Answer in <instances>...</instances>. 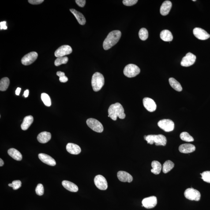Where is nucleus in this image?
Listing matches in <instances>:
<instances>
[{"label":"nucleus","instance_id":"1","mask_svg":"<svg viewBox=\"0 0 210 210\" xmlns=\"http://www.w3.org/2000/svg\"><path fill=\"white\" fill-rule=\"evenodd\" d=\"M121 35V32L118 30L110 32L103 41V49L108 50L115 45L120 39Z\"/></svg>","mask_w":210,"mask_h":210},{"label":"nucleus","instance_id":"2","mask_svg":"<svg viewBox=\"0 0 210 210\" xmlns=\"http://www.w3.org/2000/svg\"><path fill=\"white\" fill-rule=\"evenodd\" d=\"M125 114L122 105L119 103H116L110 105L108 109V117L113 120L116 121L119 117L121 119L125 118Z\"/></svg>","mask_w":210,"mask_h":210},{"label":"nucleus","instance_id":"3","mask_svg":"<svg viewBox=\"0 0 210 210\" xmlns=\"http://www.w3.org/2000/svg\"><path fill=\"white\" fill-rule=\"evenodd\" d=\"M144 139L146 140L148 144H150L155 143L156 146H165L167 144V139L162 134L149 135L144 136Z\"/></svg>","mask_w":210,"mask_h":210},{"label":"nucleus","instance_id":"4","mask_svg":"<svg viewBox=\"0 0 210 210\" xmlns=\"http://www.w3.org/2000/svg\"><path fill=\"white\" fill-rule=\"evenodd\" d=\"M104 77L102 74L97 72L94 74L92 79V85L95 92H98L104 84Z\"/></svg>","mask_w":210,"mask_h":210},{"label":"nucleus","instance_id":"5","mask_svg":"<svg viewBox=\"0 0 210 210\" xmlns=\"http://www.w3.org/2000/svg\"><path fill=\"white\" fill-rule=\"evenodd\" d=\"M140 68L133 64H129L125 66L123 70L124 75L128 77H136L140 73Z\"/></svg>","mask_w":210,"mask_h":210},{"label":"nucleus","instance_id":"6","mask_svg":"<svg viewBox=\"0 0 210 210\" xmlns=\"http://www.w3.org/2000/svg\"><path fill=\"white\" fill-rule=\"evenodd\" d=\"M184 195L188 199L198 201L201 197L200 192L193 188H189L186 189L184 193Z\"/></svg>","mask_w":210,"mask_h":210},{"label":"nucleus","instance_id":"7","mask_svg":"<svg viewBox=\"0 0 210 210\" xmlns=\"http://www.w3.org/2000/svg\"><path fill=\"white\" fill-rule=\"evenodd\" d=\"M87 125L93 130L98 133H101L103 131V128L102 123L96 119L89 118L87 120Z\"/></svg>","mask_w":210,"mask_h":210},{"label":"nucleus","instance_id":"8","mask_svg":"<svg viewBox=\"0 0 210 210\" xmlns=\"http://www.w3.org/2000/svg\"><path fill=\"white\" fill-rule=\"evenodd\" d=\"M158 125L160 129L166 132L172 131L174 129V122L169 119L161 120L158 122Z\"/></svg>","mask_w":210,"mask_h":210},{"label":"nucleus","instance_id":"9","mask_svg":"<svg viewBox=\"0 0 210 210\" xmlns=\"http://www.w3.org/2000/svg\"><path fill=\"white\" fill-rule=\"evenodd\" d=\"M94 181L95 186L100 190H105L107 189V181L103 176L100 175L96 176Z\"/></svg>","mask_w":210,"mask_h":210},{"label":"nucleus","instance_id":"10","mask_svg":"<svg viewBox=\"0 0 210 210\" xmlns=\"http://www.w3.org/2000/svg\"><path fill=\"white\" fill-rule=\"evenodd\" d=\"M38 57L37 53L35 51L31 52L26 54L22 58L21 63L25 65H31L37 59Z\"/></svg>","mask_w":210,"mask_h":210},{"label":"nucleus","instance_id":"11","mask_svg":"<svg viewBox=\"0 0 210 210\" xmlns=\"http://www.w3.org/2000/svg\"><path fill=\"white\" fill-rule=\"evenodd\" d=\"M196 59V57L191 53H188L184 57L181 61V65L182 66L188 67L191 66L195 63Z\"/></svg>","mask_w":210,"mask_h":210},{"label":"nucleus","instance_id":"12","mask_svg":"<svg viewBox=\"0 0 210 210\" xmlns=\"http://www.w3.org/2000/svg\"><path fill=\"white\" fill-rule=\"evenodd\" d=\"M73 50L70 46L64 45L59 47L54 52V55L56 57H64L65 56L70 54L72 52Z\"/></svg>","mask_w":210,"mask_h":210},{"label":"nucleus","instance_id":"13","mask_svg":"<svg viewBox=\"0 0 210 210\" xmlns=\"http://www.w3.org/2000/svg\"><path fill=\"white\" fill-rule=\"evenodd\" d=\"M142 206L146 208H155L157 204V200L155 196L146 198L142 202Z\"/></svg>","mask_w":210,"mask_h":210},{"label":"nucleus","instance_id":"14","mask_svg":"<svg viewBox=\"0 0 210 210\" xmlns=\"http://www.w3.org/2000/svg\"><path fill=\"white\" fill-rule=\"evenodd\" d=\"M193 34L197 39L205 40L210 37V35L205 30L202 28L196 27L193 30Z\"/></svg>","mask_w":210,"mask_h":210},{"label":"nucleus","instance_id":"15","mask_svg":"<svg viewBox=\"0 0 210 210\" xmlns=\"http://www.w3.org/2000/svg\"><path fill=\"white\" fill-rule=\"evenodd\" d=\"M144 107L148 111L152 112L156 110V105L153 100L151 98L146 97L143 100Z\"/></svg>","mask_w":210,"mask_h":210},{"label":"nucleus","instance_id":"16","mask_svg":"<svg viewBox=\"0 0 210 210\" xmlns=\"http://www.w3.org/2000/svg\"><path fill=\"white\" fill-rule=\"evenodd\" d=\"M39 159L43 163L49 166H54L56 164L55 160L49 155L44 153H40L38 155Z\"/></svg>","mask_w":210,"mask_h":210},{"label":"nucleus","instance_id":"17","mask_svg":"<svg viewBox=\"0 0 210 210\" xmlns=\"http://www.w3.org/2000/svg\"><path fill=\"white\" fill-rule=\"evenodd\" d=\"M117 177L119 180L121 182H131L133 181V177L126 172L119 171L117 174Z\"/></svg>","mask_w":210,"mask_h":210},{"label":"nucleus","instance_id":"18","mask_svg":"<svg viewBox=\"0 0 210 210\" xmlns=\"http://www.w3.org/2000/svg\"><path fill=\"white\" fill-rule=\"evenodd\" d=\"M179 149L180 152L183 153H189L194 152L196 148L193 144H184L179 146Z\"/></svg>","mask_w":210,"mask_h":210},{"label":"nucleus","instance_id":"19","mask_svg":"<svg viewBox=\"0 0 210 210\" xmlns=\"http://www.w3.org/2000/svg\"><path fill=\"white\" fill-rule=\"evenodd\" d=\"M172 4L170 1H166L162 4L160 7V12L161 14L163 16H166L168 15L171 9Z\"/></svg>","mask_w":210,"mask_h":210},{"label":"nucleus","instance_id":"20","mask_svg":"<svg viewBox=\"0 0 210 210\" xmlns=\"http://www.w3.org/2000/svg\"><path fill=\"white\" fill-rule=\"evenodd\" d=\"M67 151L73 155H78L81 152V148L79 146L73 143H69L66 146Z\"/></svg>","mask_w":210,"mask_h":210},{"label":"nucleus","instance_id":"21","mask_svg":"<svg viewBox=\"0 0 210 210\" xmlns=\"http://www.w3.org/2000/svg\"><path fill=\"white\" fill-rule=\"evenodd\" d=\"M51 134L50 132H43L38 135L37 139L39 143L44 144L48 142L51 139Z\"/></svg>","mask_w":210,"mask_h":210},{"label":"nucleus","instance_id":"22","mask_svg":"<svg viewBox=\"0 0 210 210\" xmlns=\"http://www.w3.org/2000/svg\"><path fill=\"white\" fill-rule=\"evenodd\" d=\"M70 10L76 17L79 24L81 25H84L86 24V20L85 17L82 14L78 11H76L75 9H71Z\"/></svg>","mask_w":210,"mask_h":210},{"label":"nucleus","instance_id":"23","mask_svg":"<svg viewBox=\"0 0 210 210\" xmlns=\"http://www.w3.org/2000/svg\"><path fill=\"white\" fill-rule=\"evenodd\" d=\"M62 185L65 189L71 192H76L78 191V187L70 181H63L62 182Z\"/></svg>","mask_w":210,"mask_h":210},{"label":"nucleus","instance_id":"24","mask_svg":"<svg viewBox=\"0 0 210 210\" xmlns=\"http://www.w3.org/2000/svg\"><path fill=\"white\" fill-rule=\"evenodd\" d=\"M34 121V118L32 116H27L25 117L21 125V129L23 130H26L28 129Z\"/></svg>","mask_w":210,"mask_h":210},{"label":"nucleus","instance_id":"25","mask_svg":"<svg viewBox=\"0 0 210 210\" xmlns=\"http://www.w3.org/2000/svg\"><path fill=\"white\" fill-rule=\"evenodd\" d=\"M8 154L13 159L17 161H21L22 159V156L21 153L15 148H11L8 150Z\"/></svg>","mask_w":210,"mask_h":210},{"label":"nucleus","instance_id":"26","mask_svg":"<svg viewBox=\"0 0 210 210\" xmlns=\"http://www.w3.org/2000/svg\"><path fill=\"white\" fill-rule=\"evenodd\" d=\"M160 37L162 40L166 42H170L173 40L172 33L168 30H164L160 33Z\"/></svg>","mask_w":210,"mask_h":210},{"label":"nucleus","instance_id":"27","mask_svg":"<svg viewBox=\"0 0 210 210\" xmlns=\"http://www.w3.org/2000/svg\"><path fill=\"white\" fill-rule=\"evenodd\" d=\"M151 167L153 169L151 170V172L156 175L159 174L162 169L161 164L157 161H153L152 162Z\"/></svg>","mask_w":210,"mask_h":210},{"label":"nucleus","instance_id":"28","mask_svg":"<svg viewBox=\"0 0 210 210\" xmlns=\"http://www.w3.org/2000/svg\"><path fill=\"white\" fill-rule=\"evenodd\" d=\"M169 83L171 87L176 90L178 92H181L182 90V88L181 84L176 79L171 77L169 79Z\"/></svg>","mask_w":210,"mask_h":210},{"label":"nucleus","instance_id":"29","mask_svg":"<svg viewBox=\"0 0 210 210\" xmlns=\"http://www.w3.org/2000/svg\"><path fill=\"white\" fill-rule=\"evenodd\" d=\"M174 167V164L170 160L166 161L162 166V171L165 174L170 171Z\"/></svg>","mask_w":210,"mask_h":210},{"label":"nucleus","instance_id":"30","mask_svg":"<svg viewBox=\"0 0 210 210\" xmlns=\"http://www.w3.org/2000/svg\"><path fill=\"white\" fill-rule=\"evenodd\" d=\"M9 83L10 81L8 77H5L1 79L0 81V90L1 91L6 90L9 87Z\"/></svg>","mask_w":210,"mask_h":210},{"label":"nucleus","instance_id":"31","mask_svg":"<svg viewBox=\"0 0 210 210\" xmlns=\"http://www.w3.org/2000/svg\"><path fill=\"white\" fill-rule=\"evenodd\" d=\"M180 137L183 141L191 142L194 141V139L188 132H183L181 133Z\"/></svg>","mask_w":210,"mask_h":210},{"label":"nucleus","instance_id":"32","mask_svg":"<svg viewBox=\"0 0 210 210\" xmlns=\"http://www.w3.org/2000/svg\"><path fill=\"white\" fill-rule=\"evenodd\" d=\"M41 98L46 106L50 107L51 106V100L50 96L47 94L43 93L41 95Z\"/></svg>","mask_w":210,"mask_h":210},{"label":"nucleus","instance_id":"33","mask_svg":"<svg viewBox=\"0 0 210 210\" xmlns=\"http://www.w3.org/2000/svg\"><path fill=\"white\" fill-rule=\"evenodd\" d=\"M68 60V57H58L54 61V65L55 66H58L63 64H66L67 63Z\"/></svg>","mask_w":210,"mask_h":210},{"label":"nucleus","instance_id":"34","mask_svg":"<svg viewBox=\"0 0 210 210\" xmlns=\"http://www.w3.org/2000/svg\"><path fill=\"white\" fill-rule=\"evenodd\" d=\"M139 35L141 40L143 41L146 40L148 37V31L145 28H142L139 31Z\"/></svg>","mask_w":210,"mask_h":210},{"label":"nucleus","instance_id":"35","mask_svg":"<svg viewBox=\"0 0 210 210\" xmlns=\"http://www.w3.org/2000/svg\"><path fill=\"white\" fill-rule=\"evenodd\" d=\"M202 176V179L205 182L210 183V171H206L202 173H200Z\"/></svg>","mask_w":210,"mask_h":210},{"label":"nucleus","instance_id":"36","mask_svg":"<svg viewBox=\"0 0 210 210\" xmlns=\"http://www.w3.org/2000/svg\"><path fill=\"white\" fill-rule=\"evenodd\" d=\"M8 186L11 187L14 190H16L21 187V181L20 180L14 181L12 183L9 184Z\"/></svg>","mask_w":210,"mask_h":210},{"label":"nucleus","instance_id":"37","mask_svg":"<svg viewBox=\"0 0 210 210\" xmlns=\"http://www.w3.org/2000/svg\"><path fill=\"white\" fill-rule=\"evenodd\" d=\"M35 192L36 194L39 196H42L44 193V189L43 185L41 184H39L35 189Z\"/></svg>","mask_w":210,"mask_h":210},{"label":"nucleus","instance_id":"38","mask_svg":"<svg viewBox=\"0 0 210 210\" xmlns=\"http://www.w3.org/2000/svg\"><path fill=\"white\" fill-rule=\"evenodd\" d=\"M137 0H124L123 1V5L126 6H132L137 3Z\"/></svg>","mask_w":210,"mask_h":210},{"label":"nucleus","instance_id":"39","mask_svg":"<svg viewBox=\"0 0 210 210\" xmlns=\"http://www.w3.org/2000/svg\"><path fill=\"white\" fill-rule=\"evenodd\" d=\"M44 0H28L30 4L33 5H39L44 2Z\"/></svg>","mask_w":210,"mask_h":210},{"label":"nucleus","instance_id":"40","mask_svg":"<svg viewBox=\"0 0 210 210\" xmlns=\"http://www.w3.org/2000/svg\"><path fill=\"white\" fill-rule=\"evenodd\" d=\"M75 1L77 5L81 8L84 7L86 2V1L85 0H76Z\"/></svg>","mask_w":210,"mask_h":210},{"label":"nucleus","instance_id":"41","mask_svg":"<svg viewBox=\"0 0 210 210\" xmlns=\"http://www.w3.org/2000/svg\"><path fill=\"white\" fill-rule=\"evenodd\" d=\"M6 22L4 21L0 23V29L6 30L7 29V27L6 25Z\"/></svg>","mask_w":210,"mask_h":210},{"label":"nucleus","instance_id":"42","mask_svg":"<svg viewBox=\"0 0 210 210\" xmlns=\"http://www.w3.org/2000/svg\"><path fill=\"white\" fill-rule=\"evenodd\" d=\"M59 80L61 82L65 83L68 81V79L67 77L65 76H63V77H59Z\"/></svg>","mask_w":210,"mask_h":210},{"label":"nucleus","instance_id":"43","mask_svg":"<svg viewBox=\"0 0 210 210\" xmlns=\"http://www.w3.org/2000/svg\"><path fill=\"white\" fill-rule=\"evenodd\" d=\"M57 75L58 76H59V77H63V76H65V73L64 72H62L61 71H58L57 73Z\"/></svg>","mask_w":210,"mask_h":210},{"label":"nucleus","instance_id":"44","mask_svg":"<svg viewBox=\"0 0 210 210\" xmlns=\"http://www.w3.org/2000/svg\"><path fill=\"white\" fill-rule=\"evenodd\" d=\"M28 94H29V90H26L24 92V94L25 97L27 98L28 97Z\"/></svg>","mask_w":210,"mask_h":210},{"label":"nucleus","instance_id":"45","mask_svg":"<svg viewBox=\"0 0 210 210\" xmlns=\"http://www.w3.org/2000/svg\"><path fill=\"white\" fill-rule=\"evenodd\" d=\"M21 88H18L17 89H16V92H15V93L17 95H20V92H21Z\"/></svg>","mask_w":210,"mask_h":210},{"label":"nucleus","instance_id":"46","mask_svg":"<svg viewBox=\"0 0 210 210\" xmlns=\"http://www.w3.org/2000/svg\"><path fill=\"white\" fill-rule=\"evenodd\" d=\"M4 164V162L3 161L2 159H0V166H1V167H2V166H3Z\"/></svg>","mask_w":210,"mask_h":210},{"label":"nucleus","instance_id":"47","mask_svg":"<svg viewBox=\"0 0 210 210\" xmlns=\"http://www.w3.org/2000/svg\"><path fill=\"white\" fill-rule=\"evenodd\" d=\"M193 1H196V0H193Z\"/></svg>","mask_w":210,"mask_h":210}]
</instances>
